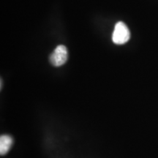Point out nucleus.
Masks as SVG:
<instances>
[{"label": "nucleus", "instance_id": "obj_1", "mask_svg": "<svg viewBox=\"0 0 158 158\" xmlns=\"http://www.w3.org/2000/svg\"><path fill=\"white\" fill-rule=\"evenodd\" d=\"M130 32L125 23L119 21L116 23L114 28L112 40L116 45H122L130 40Z\"/></svg>", "mask_w": 158, "mask_h": 158}, {"label": "nucleus", "instance_id": "obj_2", "mask_svg": "<svg viewBox=\"0 0 158 158\" xmlns=\"http://www.w3.org/2000/svg\"><path fill=\"white\" fill-rule=\"evenodd\" d=\"M68 49L64 45H59L51 54L49 60L54 66L59 67L65 64V62L68 61Z\"/></svg>", "mask_w": 158, "mask_h": 158}, {"label": "nucleus", "instance_id": "obj_3", "mask_svg": "<svg viewBox=\"0 0 158 158\" xmlns=\"http://www.w3.org/2000/svg\"><path fill=\"white\" fill-rule=\"evenodd\" d=\"M13 138L10 135H4L0 138V154L2 155L8 152L13 144Z\"/></svg>", "mask_w": 158, "mask_h": 158}]
</instances>
